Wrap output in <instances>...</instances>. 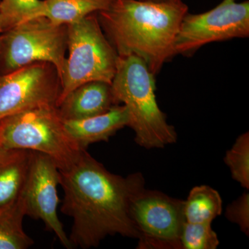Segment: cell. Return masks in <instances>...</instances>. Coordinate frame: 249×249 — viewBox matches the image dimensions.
Masks as SVG:
<instances>
[{
    "instance_id": "obj_18",
    "label": "cell",
    "mask_w": 249,
    "mask_h": 249,
    "mask_svg": "<svg viewBox=\"0 0 249 249\" xmlns=\"http://www.w3.org/2000/svg\"><path fill=\"white\" fill-rule=\"evenodd\" d=\"M232 178L246 189L249 188V134H241L224 157Z\"/></svg>"
},
{
    "instance_id": "obj_16",
    "label": "cell",
    "mask_w": 249,
    "mask_h": 249,
    "mask_svg": "<svg viewBox=\"0 0 249 249\" xmlns=\"http://www.w3.org/2000/svg\"><path fill=\"white\" fill-rule=\"evenodd\" d=\"M222 213V199L216 190L209 186H196L184 201L186 222L209 223Z\"/></svg>"
},
{
    "instance_id": "obj_7",
    "label": "cell",
    "mask_w": 249,
    "mask_h": 249,
    "mask_svg": "<svg viewBox=\"0 0 249 249\" xmlns=\"http://www.w3.org/2000/svg\"><path fill=\"white\" fill-rule=\"evenodd\" d=\"M129 213L139 233L137 249H181L184 201L144 188L132 197Z\"/></svg>"
},
{
    "instance_id": "obj_15",
    "label": "cell",
    "mask_w": 249,
    "mask_h": 249,
    "mask_svg": "<svg viewBox=\"0 0 249 249\" xmlns=\"http://www.w3.org/2000/svg\"><path fill=\"white\" fill-rule=\"evenodd\" d=\"M112 0H43L40 16L57 25H68L107 9Z\"/></svg>"
},
{
    "instance_id": "obj_23",
    "label": "cell",
    "mask_w": 249,
    "mask_h": 249,
    "mask_svg": "<svg viewBox=\"0 0 249 249\" xmlns=\"http://www.w3.org/2000/svg\"><path fill=\"white\" fill-rule=\"evenodd\" d=\"M154 1H163V0H154Z\"/></svg>"
},
{
    "instance_id": "obj_1",
    "label": "cell",
    "mask_w": 249,
    "mask_h": 249,
    "mask_svg": "<svg viewBox=\"0 0 249 249\" xmlns=\"http://www.w3.org/2000/svg\"><path fill=\"white\" fill-rule=\"evenodd\" d=\"M59 173L65 193L60 211L73 219L69 236L71 248L98 247L108 236L139 238L129 206L145 188L142 174L124 178L111 173L87 150Z\"/></svg>"
},
{
    "instance_id": "obj_21",
    "label": "cell",
    "mask_w": 249,
    "mask_h": 249,
    "mask_svg": "<svg viewBox=\"0 0 249 249\" xmlns=\"http://www.w3.org/2000/svg\"><path fill=\"white\" fill-rule=\"evenodd\" d=\"M1 147V127H0V147Z\"/></svg>"
},
{
    "instance_id": "obj_22",
    "label": "cell",
    "mask_w": 249,
    "mask_h": 249,
    "mask_svg": "<svg viewBox=\"0 0 249 249\" xmlns=\"http://www.w3.org/2000/svg\"><path fill=\"white\" fill-rule=\"evenodd\" d=\"M1 22H0V37H1Z\"/></svg>"
},
{
    "instance_id": "obj_4",
    "label": "cell",
    "mask_w": 249,
    "mask_h": 249,
    "mask_svg": "<svg viewBox=\"0 0 249 249\" xmlns=\"http://www.w3.org/2000/svg\"><path fill=\"white\" fill-rule=\"evenodd\" d=\"M1 147L40 152L59 170L71 166L83 150L65 127L54 105L22 111L0 121Z\"/></svg>"
},
{
    "instance_id": "obj_3",
    "label": "cell",
    "mask_w": 249,
    "mask_h": 249,
    "mask_svg": "<svg viewBox=\"0 0 249 249\" xmlns=\"http://www.w3.org/2000/svg\"><path fill=\"white\" fill-rule=\"evenodd\" d=\"M116 104L123 103L128 113V127L134 141L145 149L163 148L177 142L175 127L168 124L156 99L155 75L136 55L119 56L111 83Z\"/></svg>"
},
{
    "instance_id": "obj_20",
    "label": "cell",
    "mask_w": 249,
    "mask_h": 249,
    "mask_svg": "<svg viewBox=\"0 0 249 249\" xmlns=\"http://www.w3.org/2000/svg\"><path fill=\"white\" fill-rule=\"evenodd\" d=\"M226 217L240 227L245 235L249 234V194L245 192L235 201L228 206Z\"/></svg>"
},
{
    "instance_id": "obj_14",
    "label": "cell",
    "mask_w": 249,
    "mask_h": 249,
    "mask_svg": "<svg viewBox=\"0 0 249 249\" xmlns=\"http://www.w3.org/2000/svg\"><path fill=\"white\" fill-rule=\"evenodd\" d=\"M26 207L22 196L0 207V249H27L34 241L24 231Z\"/></svg>"
},
{
    "instance_id": "obj_11",
    "label": "cell",
    "mask_w": 249,
    "mask_h": 249,
    "mask_svg": "<svg viewBox=\"0 0 249 249\" xmlns=\"http://www.w3.org/2000/svg\"><path fill=\"white\" fill-rule=\"evenodd\" d=\"M115 105L110 84L91 81L68 93L58 108L64 121L80 120L107 112Z\"/></svg>"
},
{
    "instance_id": "obj_6",
    "label": "cell",
    "mask_w": 249,
    "mask_h": 249,
    "mask_svg": "<svg viewBox=\"0 0 249 249\" xmlns=\"http://www.w3.org/2000/svg\"><path fill=\"white\" fill-rule=\"evenodd\" d=\"M67 50V25H57L43 16L33 18L1 33L0 76L35 62H48L61 80Z\"/></svg>"
},
{
    "instance_id": "obj_17",
    "label": "cell",
    "mask_w": 249,
    "mask_h": 249,
    "mask_svg": "<svg viewBox=\"0 0 249 249\" xmlns=\"http://www.w3.org/2000/svg\"><path fill=\"white\" fill-rule=\"evenodd\" d=\"M43 0H0L1 32L33 18L40 17Z\"/></svg>"
},
{
    "instance_id": "obj_2",
    "label": "cell",
    "mask_w": 249,
    "mask_h": 249,
    "mask_svg": "<svg viewBox=\"0 0 249 249\" xmlns=\"http://www.w3.org/2000/svg\"><path fill=\"white\" fill-rule=\"evenodd\" d=\"M188 11L181 0H112L96 14L118 55L139 57L155 76L175 55V38Z\"/></svg>"
},
{
    "instance_id": "obj_19",
    "label": "cell",
    "mask_w": 249,
    "mask_h": 249,
    "mask_svg": "<svg viewBox=\"0 0 249 249\" xmlns=\"http://www.w3.org/2000/svg\"><path fill=\"white\" fill-rule=\"evenodd\" d=\"M219 245L217 233L209 223L185 222L181 249H215Z\"/></svg>"
},
{
    "instance_id": "obj_13",
    "label": "cell",
    "mask_w": 249,
    "mask_h": 249,
    "mask_svg": "<svg viewBox=\"0 0 249 249\" xmlns=\"http://www.w3.org/2000/svg\"><path fill=\"white\" fill-rule=\"evenodd\" d=\"M31 151L0 147V207L22 194L29 174Z\"/></svg>"
},
{
    "instance_id": "obj_9",
    "label": "cell",
    "mask_w": 249,
    "mask_h": 249,
    "mask_svg": "<svg viewBox=\"0 0 249 249\" xmlns=\"http://www.w3.org/2000/svg\"><path fill=\"white\" fill-rule=\"evenodd\" d=\"M61 85L56 69L35 62L0 76V121L22 111L56 106Z\"/></svg>"
},
{
    "instance_id": "obj_12",
    "label": "cell",
    "mask_w": 249,
    "mask_h": 249,
    "mask_svg": "<svg viewBox=\"0 0 249 249\" xmlns=\"http://www.w3.org/2000/svg\"><path fill=\"white\" fill-rule=\"evenodd\" d=\"M129 116L124 105H115L107 112L80 119L64 121L67 132L83 149L95 142H108L119 130L128 125Z\"/></svg>"
},
{
    "instance_id": "obj_10",
    "label": "cell",
    "mask_w": 249,
    "mask_h": 249,
    "mask_svg": "<svg viewBox=\"0 0 249 249\" xmlns=\"http://www.w3.org/2000/svg\"><path fill=\"white\" fill-rule=\"evenodd\" d=\"M58 186L60 173L55 162L45 154L31 152L30 168L21 194L26 215L42 221L46 230L53 232L60 244L70 249V239L58 215Z\"/></svg>"
},
{
    "instance_id": "obj_8",
    "label": "cell",
    "mask_w": 249,
    "mask_h": 249,
    "mask_svg": "<svg viewBox=\"0 0 249 249\" xmlns=\"http://www.w3.org/2000/svg\"><path fill=\"white\" fill-rule=\"evenodd\" d=\"M249 36V1L223 0L215 8L200 14H187L174 44V53L191 55L211 42Z\"/></svg>"
},
{
    "instance_id": "obj_5",
    "label": "cell",
    "mask_w": 249,
    "mask_h": 249,
    "mask_svg": "<svg viewBox=\"0 0 249 249\" xmlns=\"http://www.w3.org/2000/svg\"><path fill=\"white\" fill-rule=\"evenodd\" d=\"M67 26L69 55L60 80L57 107L68 93L84 83L102 81L111 85L119 58L103 32L97 14Z\"/></svg>"
}]
</instances>
